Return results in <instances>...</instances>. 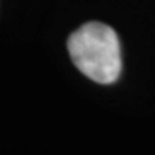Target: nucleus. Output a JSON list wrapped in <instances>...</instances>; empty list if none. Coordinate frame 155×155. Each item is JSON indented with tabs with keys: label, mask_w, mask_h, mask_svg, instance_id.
<instances>
[{
	"label": "nucleus",
	"mask_w": 155,
	"mask_h": 155,
	"mask_svg": "<svg viewBox=\"0 0 155 155\" xmlns=\"http://www.w3.org/2000/svg\"><path fill=\"white\" fill-rule=\"evenodd\" d=\"M67 50L74 66L95 83H114L121 74V43L107 24H83L69 36Z\"/></svg>",
	"instance_id": "1"
}]
</instances>
